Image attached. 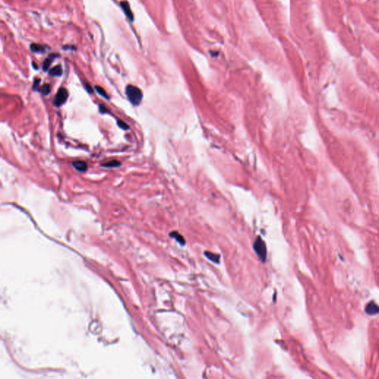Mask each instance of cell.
Here are the masks:
<instances>
[{"mask_svg":"<svg viewBox=\"0 0 379 379\" xmlns=\"http://www.w3.org/2000/svg\"><path fill=\"white\" fill-rule=\"evenodd\" d=\"M125 93L128 98L129 101L133 104V105H139L142 102V91L137 87L134 85H127L126 89H125Z\"/></svg>","mask_w":379,"mask_h":379,"instance_id":"1","label":"cell"},{"mask_svg":"<svg viewBox=\"0 0 379 379\" xmlns=\"http://www.w3.org/2000/svg\"><path fill=\"white\" fill-rule=\"evenodd\" d=\"M253 248L259 259L263 262H265L267 259V247L265 242L260 236H258L256 238V241L253 243Z\"/></svg>","mask_w":379,"mask_h":379,"instance_id":"2","label":"cell"},{"mask_svg":"<svg viewBox=\"0 0 379 379\" xmlns=\"http://www.w3.org/2000/svg\"><path fill=\"white\" fill-rule=\"evenodd\" d=\"M67 98H68V92H67V91L65 88H61L58 91L56 96H55L54 100H53V104L57 107H61L62 104L66 102Z\"/></svg>","mask_w":379,"mask_h":379,"instance_id":"3","label":"cell"},{"mask_svg":"<svg viewBox=\"0 0 379 379\" xmlns=\"http://www.w3.org/2000/svg\"><path fill=\"white\" fill-rule=\"evenodd\" d=\"M121 4V7H122V10H124L125 12V15L127 16L129 19L130 21H133V14L132 13V10L130 7V4L129 3L127 2V1H121L120 3Z\"/></svg>","mask_w":379,"mask_h":379,"instance_id":"4","label":"cell"},{"mask_svg":"<svg viewBox=\"0 0 379 379\" xmlns=\"http://www.w3.org/2000/svg\"><path fill=\"white\" fill-rule=\"evenodd\" d=\"M72 165L73 167L76 169L77 171L81 172H85L88 169V165H87L85 161H73L72 162Z\"/></svg>","mask_w":379,"mask_h":379,"instance_id":"5","label":"cell"},{"mask_svg":"<svg viewBox=\"0 0 379 379\" xmlns=\"http://www.w3.org/2000/svg\"><path fill=\"white\" fill-rule=\"evenodd\" d=\"M204 256H206V258L207 259H209L210 261H211L212 262L215 264H219L220 263V259H221V256H220L219 254H215V253H211L209 252V251H205L204 253Z\"/></svg>","mask_w":379,"mask_h":379,"instance_id":"6","label":"cell"},{"mask_svg":"<svg viewBox=\"0 0 379 379\" xmlns=\"http://www.w3.org/2000/svg\"><path fill=\"white\" fill-rule=\"evenodd\" d=\"M170 236H171V238H173L174 239H176V240L177 241V242H179L181 245H182V246H185V243H186L185 239H184L183 236H182L181 234H179L178 232L176 231L172 232V233H170Z\"/></svg>","mask_w":379,"mask_h":379,"instance_id":"7","label":"cell"},{"mask_svg":"<svg viewBox=\"0 0 379 379\" xmlns=\"http://www.w3.org/2000/svg\"><path fill=\"white\" fill-rule=\"evenodd\" d=\"M62 74V68L61 65L55 66L49 71V75L51 76H60Z\"/></svg>","mask_w":379,"mask_h":379,"instance_id":"8","label":"cell"},{"mask_svg":"<svg viewBox=\"0 0 379 379\" xmlns=\"http://www.w3.org/2000/svg\"><path fill=\"white\" fill-rule=\"evenodd\" d=\"M120 165H121L120 161H117V160H112V161H107V162H105L104 164H102V167H107V168H112V167H117Z\"/></svg>","mask_w":379,"mask_h":379,"instance_id":"9","label":"cell"},{"mask_svg":"<svg viewBox=\"0 0 379 379\" xmlns=\"http://www.w3.org/2000/svg\"><path fill=\"white\" fill-rule=\"evenodd\" d=\"M31 50L34 53H42L45 51L44 47L38 44H32L31 45Z\"/></svg>","mask_w":379,"mask_h":379,"instance_id":"10","label":"cell"},{"mask_svg":"<svg viewBox=\"0 0 379 379\" xmlns=\"http://www.w3.org/2000/svg\"><path fill=\"white\" fill-rule=\"evenodd\" d=\"M95 90L96 91V92L98 93L99 95H101L102 96L104 97V99H109V96L107 95V92L103 89L102 88H101L100 86H95Z\"/></svg>","mask_w":379,"mask_h":379,"instance_id":"11","label":"cell"},{"mask_svg":"<svg viewBox=\"0 0 379 379\" xmlns=\"http://www.w3.org/2000/svg\"><path fill=\"white\" fill-rule=\"evenodd\" d=\"M52 56H50V58H47V59H46L44 61V62H43L42 67H43V70H44L45 71H46V70H48V68L50 67V64H51V63H52V61H53V58H54V57H52Z\"/></svg>","mask_w":379,"mask_h":379,"instance_id":"12","label":"cell"},{"mask_svg":"<svg viewBox=\"0 0 379 379\" xmlns=\"http://www.w3.org/2000/svg\"><path fill=\"white\" fill-rule=\"evenodd\" d=\"M50 92V85H47V84H45V85H43L41 88V93L43 94L44 96H47Z\"/></svg>","mask_w":379,"mask_h":379,"instance_id":"13","label":"cell"},{"mask_svg":"<svg viewBox=\"0 0 379 379\" xmlns=\"http://www.w3.org/2000/svg\"><path fill=\"white\" fill-rule=\"evenodd\" d=\"M117 125L120 128L123 129V130H128L129 129V126L125 123V122H122V120H119L117 121Z\"/></svg>","mask_w":379,"mask_h":379,"instance_id":"14","label":"cell"},{"mask_svg":"<svg viewBox=\"0 0 379 379\" xmlns=\"http://www.w3.org/2000/svg\"><path fill=\"white\" fill-rule=\"evenodd\" d=\"M39 82H40L39 79H35V81H34V89H35V88L37 89V88H38L39 85Z\"/></svg>","mask_w":379,"mask_h":379,"instance_id":"15","label":"cell"},{"mask_svg":"<svg viewBox=\"0 0 379 379\" xmlns=\"http://www.w3.org/2000/svg\"><path fill=\"white\" fill-rule=\"evenodd\" d=\"M99 109H100V112H101V113H107V109L106 108V107H104V106H103V105H100L99 106Z\"/></svg>","mask_w":379,"mask_h":379,"instance_id":"16","label":"cell"}]
</instances>
